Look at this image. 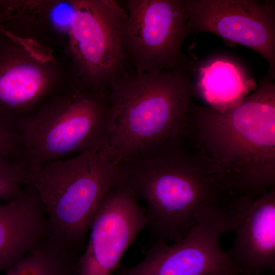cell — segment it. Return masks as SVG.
<instances>
[{
	"mask_svg": "<svg viewBox=\"0 0 275 275\" xmlns=\"http://www.w3.org/2000/svg\"><path fill=\"white\" fill-rule=\"evenodd\" d=\"M22 170L19 160L0 153V201H9L22 190Z\"/></svg>",
	"mask_w": 275,
	"mask_h": 275,
	"instance_id": "e0dca14e",
	"label": "cell"
},
{
	"mask_svg": "<svg viewBox=\"0 0 275 275\" xmlns=\"http://www.w3.org/2000/svg\"><path fill=\"white\" fill-rule=\"evenodd\" d=\"M238 215L235 207L221 211L177 241L154 240L140 262L119 266L115 275H243L220 243L224 234L233 231Z\"/></svg>",
	"mask_w": 275,
	"mask_h": 275,
	"instance_id": "9c48e42d",
	"label": "cell"
},
{
	"mask_svg": "<svg viewBox=\"0 0 275 275\" xmlns=\"http://www.w3.org/2000/svg\"><path fill=\"white\" fill-rule=\"evenodd\" d=\"M197 97L219 112L232 109L254 90L255 84L235 63L221 59L198 68Z\"/></svg>",
	"mask_w": 275,
	"mask_h": 275,
	"instance_id": "9a60e30c",
	"label": "cell"
},
{
	"mask_svg": "<svg viewBox=\"0 0 275 275\" xmlns=\"http://www.w3.org/2000/svg\"><path fill=\"white\" fill-rule=\"evenodd\" d=\"M124 45L135 72L197 66L182 44L189 34L184 0H127Z\"/></svg>",
	"mask_w": 275,
	"mask_h": 275,
	"instance_id": "ba28073f",
	"label": "cell"
},
{
	"mask_svg": "<svg viewBox=\"0 0 275 275\" xmlns=\"http://www.w3.org/2000/svg\"><path fill=\"white\" fill-rule=\"evenodd\" d=\"M67 44L62 51L73 81L106 92L128 73L124 34L127 17L114 0H74Z\"/></svg>",
	"mask_w": 275,
	"mask_h": 275,
	"instance_id": "52a82bcc",
	"label": "cell"
},
{
	"mask_svg": "<svg viewBox=\"0 0 275 275\" xmlns=\"http://www.w3.org/2000/svg\"><path fill=\"white\" fill-rule=\"evenodd\" d=\"M24 186L15 198L0 204V272L18 262L49 231L37 193Z\"/></svg>",
	"mask_w": 275,
	"mask_h": 275,
	"instance_id": "5bb4252c",
	"label": "cell"
},
{
	"mask_svg": "<svg viewBox=\"0 0 275 275\" xmlns=\"http://www.w3.org/2000/svg\"><path fill=\"white\" fill-rule=\"evenodd\" d=\"M197 68L127 73L106 91L115 123L103 153L113 162L149 145L184 136L188 114L197 97Z\"/></svg>",
	"mask_w": 275,
	"mask_h": 275,
	"instance_id": "3957f363",
	"label": "cell"
},
{
	"mask_svg": "<svg viewBox=\"0 0 275 275\" xmlns=\"http://www.w3.org/2000/svg\"><path fill=\"white\" fill-rule=\"evenodd\" d=\"M71 80L61 52L0 28V128L19 135L25 122Z\"/></svg>",
	"mask_w": 275,
	"mask_h": 275,
	"instance_id": "8992f818",
	"label": "cell"
},
{
	"mask_svg": "<svg viewBox=\"0 0 275 275\" xmlns=\"http://www.w3.org/2000/svg\"><path fill=\"white\" fill-rule=\"evenodd\" d=\"M20 151L19 135L0 128V153L16 158Z\"/></svg>",
	"mask_w": 275,
	"mask_h": 275,
	"instance_id": "ac0fdd59",
	"label": "cell"
},
{
	"mask_svg": "<svg viewBox=\"0 0 275 275\" xmlns=\"http://www.w3.org/2000/svg\"><path fill=\"white\" fill-rule=\"evenodd\" d=\"M230 194L253 200L275 188V84L268 74L234 108L193 102L184 136Z\"/></svg>",
	"mask_w": 275,
	"mask_h": 275,
	"instance_id": "7a4b0ae2",
	"label": "cell"
},
{
	"mask_svg": "<svg viewBox=\"0 0 275 275\" xmlns=\"http://www.w3.org/2000/svg\"><path fill=\"white\" fill-rule=\"evenodd\" d=\"M115 115L106 92L71 81L25 122L19 135L22 169L105 146Z\"/></svg>",
	"mask_w": 275,
	"mask_h": 275,
	"instance_id": "5b68a950",
	"label": "cell"
},
{
	"mask_svg": "<svg viewBox=\"0 0 275 275\" xmlns=\"http://www.w3.org/2000/svg\"><path fill=\"white\" fill-rule=\"evenodd\" d=\"M118 164L140 202L155 240L173 243L205 218L228 208L231 195L206 158L183 137L149 145Z\"/></svg>",
	"mask_w": 275,
	"mask_h": 275,
	"instance_id": "6da1fadb",
	"label": "cell"
},
{
	"mask_svg": "<svg viewBox=\"0 0 275 275\" xmlns=\"http://www.w3.org/2000/svg\"><path fill=\"white\" fill-rule=\"evenodd\" d=\"M79 256L48 232L4 275H77Z\"/></svg>",
	"mask_w": 275,
	"mask_h": 275,
	"instance_id": "2e32d148",
	"label": "cell"
},
{
	"mask_svg": "<svg viewBox=\"0 0 275 275\" xmlns=\"http://www.w3.org/2000/svg\"><path fill=\"white\" fill-rule=\"evenodd\" d=\"M3 6L4 31L57 51L66 46L74 0H3Z\"/></svg>",
	"mask_w": 275,
	"mask_h": 275,
	"instance_id": "4fadbf2b",
	"label": "cell"
},
{
	"mask_svg": "<svg viewBox=\"0 0 275 275\" xmlns=\"http://www.w3.org/2000/svg\"><path fill=\"white\" fill-rule=\"evenodd\" d=\"M227 253L243 275L275 270V188L258 198H244Z\"/></svg>",
	"mask_w": 275,
	"mask_h": 275,
	"instance_id": "7c38bea8",
	"label": "cell"
},
{
	"mask_svg": "<svg viewBox=\"0 0 275 275\" xmlns=\"http://www.w3.org/2000/svg\"><path fill=\"white\" fill-rule=\"evenodd\" d=\"M21 181L37 193L50 235L81 254L95 212L108 193L124 181V176L119 164L101 148L22 170Z\"/></svg>",
	"mask_w": 275,
	"mask_h": 275,
	"instance_id": "277c9868",
	"label": "cell"
},
{
	"mask_svg": "<svg viewBox=\"0 0 275 275\" xmlns=\"http://www.w3.org/2000/svg\"><path fill=\"white\" fill-rule=\"evenodd\" d=\"M3 8H4L3 1V0H0V15L1 14V13L3 12Z\"/></svg>",
	"mask_w": 275,
	"mask_h": 275,
	"instance_id": "d6986e66",
	"label": "cell"
},
{
	"mask_svg": "<svg viewBox=\"0 0 275 275\" xmlns=\"http://www.w3.org/2000/svg\"><path fill=\"white\" fill-rule=\"evenodd\" d=\"M147 225L144 207L123 181L104 198L90 224L77 275H113L128 248Z\"/></svg>",
	"mask_w": 275,
	"mask_h": 275,
	"instance_id": "8fae6325",
	"label": "cell"
},
{
	"mask_svg": "<svg viewBox=\"0 0 275 275\" xmlns=\"http://www.w3.org/2000/svg\"><path fill=\"white\" fill-rule=\"evenodd\" d=\"M189 33L215 34L261 55L275 78V2L256 0H184Z\"/></svg>",
	"mask_w": 275,
	"mask_h": 275,
	"instance_id": "30bf717a",
	"label": "cell"
}]
</instances>
